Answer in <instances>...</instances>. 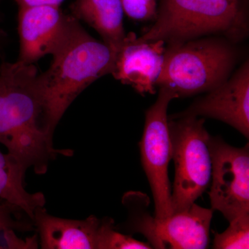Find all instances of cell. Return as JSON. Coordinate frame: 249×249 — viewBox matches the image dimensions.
I'll use <instances>...</instances> for the list:
<instances>
[{"instance_id": "1", "label": "cell", "mask_w": 249, "mask_h": 249, "mask_svg": "<svg viewBox=\"0 0 249 249\" xmlns=\"http://www.w3.org/2000/svg\"><path fill=\"white\" fill-rule=\"evenodd\" d=\"M34 64L3 61L0 65V144L22 169L47 173L49 162L70 150H56L43 123V98Z\"/></svg>"}, {"instance_id": "2", "label": "cell", "mask_w": 249, "mask_h": 249, "mask_svg": "<svg viewBox=\"0 0 249 249\" xmlns=\"http://www.w3.org/2000/svg\"><path fill=\"white\" fill-rule=\"evenodd\" d=\"M52 65L39 74L43 98V123L53 135L70 105L95 80L111 74L116 53L89 35L71 16L63 38L55 49Z\"/></svg>"}, {"instance_id": "3", "label": "cell", "mask_w": 249, "mask_h": 249, "mask_svg": "<svg viewBox=\"0 0 249 249\" xmlns=\"http://www.w3.org/2000/svg\"><path fill=\"white\" fill-rule=\"evenodd\" d=\"M155 21L137 42L172 45L219 36L237 43L249 31L245 3L234 0H160Z\"/></svg>"}, {"instance_id": "4", "label": "cell", "mask_w": 249, "mask_h": 249, "mask_svg": "<svg viewBox=\"0 0 249 249\" xmlns=\"http://www.w3.org/2000/svg\"><path fill=\"white\" fill-rule=\"evenodd\" d=\"M235 42L209 36L168 45L157 88H165L178 98L209 92L231 76L240 58Z\"/></svg>"}, {"instance_id": "5", "label": "cell", "mask_w": 249, "mask_h": 249, "mask_svg": "<svg viewBox=\"0 0 249 249\" xmlns=\"http://www.w3.org/2000/svg\"><path fill=\"white\" fill-rule=\"evenodd\" d=\"M204 123V119L193 116H181L168 122L175 169L172 191L173 213L189 209L211 182V136Z\"/></svg>"}, {"instance_id": "6", "label": "cell", "mask_w": 249, "mask_h": 249, "mask_svg": "<svg viewBox=\"0 0 249 249\" xmlns=\"http://www.w3.org/2000/svg\"><path fill=\"white\" fill-rule=\"evenodd\" d=\"M178 96L160 88L158 98L145 112V127L141 140V160L153 196L155 217L163 219L173 213L168 166L172 160L168 107Z\"/></svg>"}, {"instance_id": "7", "label": "cell", "mask_w": 249, "mask_h": 249, "mask_svg": "<svg viewBox=\"0 0 249 249\" xmlns=\"http://www.w3.org/2000/svg\"><path fill=\"white\" fill-rule=\"evenodd\" d=\"M212 184L209 192L211 208L229 222L249 214V147L229 145L211 137Z\"/></svg>"}, {"instance_id": "8", "label": "cell", "mask_w": 249, "mask_h": 249, "mask_svg": "<svg viewBox=\"0 0 249 249\" xmlns=\"http://www.w3.org/2000/svg\"><path fill=\"white\" fill-rule=\"evenodd\" d=\"M213 210L193 203L189 209L174 213L163 219L146 215L134 222V229L142 232L152 247L173 249H204L209 247L210 227Z\"/></svg>"}, {"instance_id": "9", "label": "cell", "mask_w": 249, "mask_h": 249, "mask_svg": "<svg viewBox=\"0 0 249 249\" xmlns=\"http://www.w3.org/2000/svg\"><path fill=\"white\" fill-rule=\"evenodd\" d=\"M203 116L217 119L249 136V63L246 60L232 76L206 96L195 101L186 110L172 116Z\"/></svg>"}, {"instance_id": "10", "label": "cell", "mask_w": 249, "mask_h": 249, "mask_svg": "<svg viewBox=\"0 0 249 249\" xmlns=\"http://www.w3.org/2000/svg\"><path fill=\"white\" fill-rule=\"evenodd\" d=\"M71 18L58 6L19 7L18 61L30 65L45 55H52L63 38Z\"/></svg>"}, {"instance_id": "11", "label": "cell", "mask_w": 249, "mask_h": 249, "mask_svg": "<svg viewBox=\"0 0 249 249\" xmlns=\"http://www.w3.org/2000/svg\"><path fill=\"white\" fill-rule=\"evenodd\" d=\"M133 33L126 35L116 53L111 75L141 94L155 93L165 47L162 41L139 42Z\"/></svg>"}, {"instance_id": "12", "label": "cell", "mask_w": 249, "mask_h": 249, "mask_svg": "<svg viewBox=\"0 0 249 249\" xmlns=\"http://www.w3.org/2000/svg\"><path fill=\"white\" fill-rule=\"evenodd\" d=\"M43 249H98L102 219L91 215L83 220L54 217L44 206L37 208L33 219Z\"/></svg>"}, {"instance_id": "13", "label": "cell", "mask_w": 249, "mask_h": 249, "mask_svg": "<svg viewBox=\"0 0 249 249\" xmlns=\"http://www.w3.org/2000/svg\"><path fill=\"white\" fill-rule=\"evenodd\" d=\"M72 16L97 31L103 42L117 53L125 38L121 0H76Z\"/></svg>"}, {"instance_id": "14", "label": "cell", "mask_w": 249, "mask_h": 249, "mask_svg": "<svg viewBox=\"0 0 249 249\" xmlns=\"http://www.w3.org/2000/svg\"><path fill=\"white\" fill-rule=\"evenodd\" d=\"M230 225L222 233H215L213 249L249 248V214H242L229 222Z\"/></svg>"}, {"instance_id": "15", "label": "cell", "mask_w": 249, "mask_h": 249, "mask_svg": "<svg viewBox=\"0 0 249 249\" xmlns=\"http://www.w3.org/2000/svg\"><path fill=\"white\" fill-rule=\"evenodd\" d=\"M150 244L140 242L114 229V222L109 217L103 218L98 235V249H149Z\"/></svg>"}, {"instance_id": "16", "label": "cell", "mask_w": 249, "mask_h": 249, "mask_svg": "<svg viewBox=\"0 0 249 249\" xmlns=\"http://www.w3.org/2000/svg\"><path fill=\"white\" fill-rule=\"evenodd\" d=\"M22 213H24L12 205L4 201L0 204V232L9 229L18 231L34 230V222L31 219H23ZM0 249H3L1 246Z\"/></svg>"}, {"instance_id": "17", "label": "cell", "mask_w": 249, "mask_h": 249, "mask_svg": "<svg viewBox=\"0 0 249 249\" xmlns=\"http://www.w3.org/2000/svg\"><path fill=\"white\" fill-rule=\"evenodd\" d=\"M124 14L131 19L148 21L157 18V0H121Z\"/></svg>"}, {"instance_id": "18", "label": "cell", "mask_w": 249, "mask_h": 249, "mask_svg": "<svg viewBox=\"0 0 249 249\" xmlns=\"http://www.w3.org/2000/svg\"><path fill=\"white\" fill-rule=\"evenodd\" d=\"M19 7L35 6H58L65 0H16Z\"/></svg>"}, {"instance_id": "19", "label": "cell", "mask_w": 249, "mask_h": 249, "mask_svg": "<svg viewBox=\"0 0 249 249\" xmlns=\"http://www.w3.org/2000/svg\"><path fill=\"white\" fill-rule=\"evenodd\" d=\"M7 34L4 31L0 30V52L2 50L6 42H7Z\"/></svg>"}, {"instance_id": "20", "label": "cell", "mask_w": 249, "mask_h": 249, "mask_svg": "<svg viewBox=\"0 0 249 249\" xmlns=\"http://www.w3.org/2000/svg\"><path fill=\"white\" fill-rule=\"evenodd\" d=\"M234 1H239V2H244V3H245V0H234Z\"/></svg>"}]
</instances>
